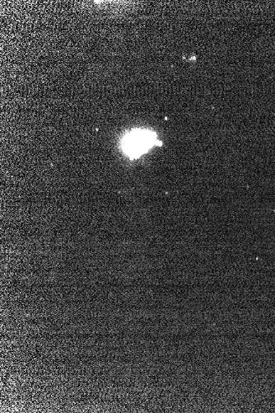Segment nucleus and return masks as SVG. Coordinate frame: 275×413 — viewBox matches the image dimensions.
I'll list each match as a JSON object with an SVG mask.
<instances>
[{
	"label": "nucleus",
	"mask_w": 275,
	"mask_h": 413,
	"mask_svg": "<svg viewBox=\"0 0 275 413\" xmlns=\"http://www.w3.org/2000/svg\"><path fill=\"white\" fill-rule=\"evenodd\" d=\"M155 134L149 132H134L124 142V151L129 156L137 158L149 151L154 144H157Z\"/></svg>",
	"instance_id": "nucleus-1"
}]
</instances>
